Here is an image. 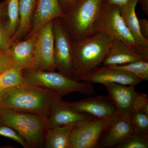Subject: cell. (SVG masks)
I'll return each instance as SVG.
<instances>
[{
	"label": "cell",
	"instance_id": "cell-1",
	"mask_svg": "<svg viewBox=\"0 0 148 148\" xmlns=\"http://www.w3.org/2000/svg\"><path fill=\"white\" fill-rule=\"evenodd\" d=\"M63 96L53 90L24 83L0 92V108L47 117Z\"/></svg>",
	"mask_w": 148,
	"mask_h": 148
},
{
	"label": "cell",
	"instance_id": "cell-2",
	"mask_svg": "<svg viewBox=\"0 0 148 148\" xmlns=\"http://www.w3.org/2000/svg\"><path fill=\"white\" fill-rule=\"evenodd\" d=\"M113 38L95 32L77 42H73V67L71 77L80 79L101 66L108 52Z\"/></svg>",
	"mask_w": 148,
	"mask_h": 148
},
{
	"label": "cell",
	"instance_id": "cell-3",
	"mask_svg": "<svg viewBox=\"0 0 148 148\" xmlns=\"http://www.w3.org/2000/svg\"><path fill=\"white\" fill-rule=\"evenodd\" d=\"M0 125L12 128L18 132L29 148H41L48 128L46 117L0 108Z\"/></svg>",
	"mask_w": 148,
	"mask_h": 148
},
{
	"label": "cell",
	"instance_id": "cell-4",
	"mask_svg": "<svg viewBox=\"0 0 148 148\" xmlns=\"http://www.w3.org/2000/svg\"><path fill=\"white\" fill-rule=\"evenodd\" d=\"M23 74L24 83L53 90L63 96L74 92L90 95L95 91L91 83L78 81L58 71L32 69L23 70Z\"/></svg>",
	"mask_w": 148,
	"mask_h": 148
},
{
	"label": "cell",
	"instance_id": "cell-5",
	"mask_svg": "<svg viewBox=\"0 0 148 148\" xmlns=\"http://www.w3.org/2000/svg\"><path fill=\"white\" fill-rule=\"evenodd\" d=\"M101 2L102 0H79L69 13L58 18L72 41L77 42L93 34Z\"/></svg>",
	"mask_w": 148,
	"mask_h": 148
},
{
	"label": "cell",
	"instance_id": "cell-6",
	"mask_svg": "<svg viewBox=\"0 0 148 148\" xmlns=\"http://www.w3.org/2000/svg\"><path fill=\"white\" fill-rule=\"evenodd\" d=\"M101 32L122 41L133 50L144 54L125 24L120 7L102 1L99 13L93 26V33Z\"/></svg>",
	"mask_w": 148,
	"mask_h": 148
},
{
	"label": "cell",
	"instance_id": "cell-7",
	"mask_svg": "<svg viewBox=\"0 0 148 148\" xmlns=\"http://www.w3.org/2000/svg\"><path fill=\"white\" fill-rule=\"evenodd\" d=\"M110 119L94 118L74 125L70 137V147L98 148L99 139Z\"/></svg>",
	"mask_w": 148,
	"mask_h": 148
},
{
	"label": "cell",
	"instance_id": "cell-8",
	"mask_svg": "<svg viewBox=\"0 0 148 148\" xmlns=\"http://www.w3.org/2000/svg\"><path fill=\"white\" fill-rule=\"evenodd\" d=\"M54 61L56 69L71 77L73 67V45L58 18L53 20Z\"/></svg>",
	"mask_w": 148,
	"mask_h": 148
},
{
	"label": "cell",
	"instance_id": "cell-9",
	"mask_svg": "<svg viewBox=\"0 0 148 148\" xmlns=\"http://www.w3.org/2000/svg\"><path fill=\"white\" fill-rule=\"evenodd\" d=\"M133 135L130 113L117 111L102 132L98 148H114Z\"/></svg>",
	"mask_w": 148,
	"mask_h": 148
},
{
	"label": "cell",
	"instance_id": "cell-10",
	"mask_svg": "<svg viewBox=\"0 0 148 148\" xmlns=\"http://www.w3.org/2000/svg\"><path fill=\"white\" fill-rule=\"evenodd\" d=\"M53 20L45 25L36 35L34 43L35 60L37 69L55 71Z\"/></svg>",
	"mask_w": 148,
	"mask_h": 148
},
{
	"label": "cell",
	"instance_id": "cell-11",
	"mask_svg": "<svg viewBox=\"0 0 148 148\" xmlns=\"http://www.w3.org/2000/svg\"><path fill=\"white\" fill-rule=\"evenodd\" d=\"M63 102L65 106L73 110L100 119L110 118L117 111L108 96L98 95L75 102Z\"/></svg>",
	"mask_w": 148,
	"mask_h": 148
},
{
	"label": "cell",
	"instance_id": "cell-12",
	"mask_svg": "<svg viewBox=\"0 0 148 148\" xmlns=\"http://www.w3.org/2000/svg\"><path fill=\"white\" fill-rule=\"evenodd\" d=\"M80 81L103 85L108 83H114L135 86L142 82L132 74L103 65L93 69L82 77Z\"/></svg>",
	"mask_w": 148,
	"mask_h": 148
},
{
	"label": "cell",
	"instance_id": "cell-13",
	"mask_svg": "<svg viewBox=\"0 0 148 148\" xmlns=\"http://www.w3.org/2000/svg\"><path fill=\"white\" fill-rule=\"evenodd\" d=\"M64 15L58 0H37L32 29L25 38L36 36L48 22Z\"/></svg>",
	"mask_w": 148,
	"mask_h": 148
},
{
	"label": "cell",
	"instance_id": "cell-14",
	"mask_svg": "<svg viewBox=\"0 0 148 148\" xmlns=\"http://www.w3.org/2000/svg\"><path fill=\"white\" fill-rule=\"evenodd\" d=\"M142 60L148 61V56L140 54L122 41L113 38L102 64L106 66H119Z\"/></svg>",
	"mask_w": 148,
	"mask_h": 148
},
{
	"label": "cell",
	"instance_id": "cell-15",
	"mask_svg": "<svg viewBox=\"0 0 148 148\" xmlns=\"http://www.w3.org/2000/svg\"><path fill=\"white\" fill-rule=\"evenodd\" d=\"M63 99L56 103L46 117L48 129L75 124L94 118L87 114L82 113L65 106Z\"/></svg>",
	"mask_w": 148,
	"mask_h": 148
},
{
	"label": "cell",
	"instance_id": "cell-16",
	"mask_svg": "<svg viewBox=\"0 0 148 148\" xmlns=\"http://www.w3.org/2000/svg\"><path fill=\"white\" fill-rule=\"evenodd\" d=\"M108 92V96L117 111L131 113L138 92L135 86L125 85L114 83L103 84Z\"/></svg>",
	"mask_w": 148,
	"mask_h": 148
},
{
	"label": "cell",
	"instance_id": "cell-17",
	"mask_svg": "<svg viewBox=\"0 0 148 148\" xmlns=\"http://www.w3.org/2000/svg\"><path fill=\"white\" fill-rule=\"evenodd\" d=\"M35 38L36 36L29 37L12 45L10 50L15 66L23 70L37 69L34 53Z\"/></svg>",
	"mask_w": 148,
	"mask_h": 148
},
{
	"label": "cell",
	"instance_id": "cell-18",
	"mask_svg": "<svg viewBox=\"0 0 148 148\" xmlns=\"http://www.w3.org/2000/svg\"><path fill=\"white\" fill-rule=\"evenodd\" d=\"M139 0H129L124 5L120 7V11L125 24L144 54L148 56V40L140 34L138 18L135 8Z\"/></svg>",
	"mask_w": 148,
	"mask_h": 148
},
{
	"label": "cell",
	"instance_id": "cell-19",
	"mask_svg": "<svg viewBox=\"0 0 148 148\" xmlns=\"http://www.w3.org/2000/svg\"><path fill=\"white\" fill-rule=\"evenodd\" d=\"M37 0H19V23L12 37L13 43L27 36L32 29Z\"/></svg>",
	"mask_w": 148,
	"mask_h": 148
},
{
	"label": "cell",
	"instance_id": "cell-20",
	"mask_svg": "<svg viewBox=\"0 0 148 148\" xmlns=\"http://www.w3.org/2000/svg\"><path fill=\"white\" fill-rule=\"evenodd\" d=\"M75 124L48 129L45 138L46 148H71L70 137Z\"/></svg>",
	"mask_w": 148,
	"mask_h": 148
},
{
	"label": "cell",
	"instance_id": "cell-21",
	"mask_svg": "<svg viewBox=\"0 0 148 148\" xmlns=\"http://www.w3.org/2000/svg\"><path fill=\"white\" fill-rule=\"evenodd\" d=\"M23 69L12 67L0 75V89L2 90L9 88L15 87L23 84L24 79Z\"/></svg>",
	"mask_w": 148,
	"mask_h": 148
},
{
	"label": "cell",
	"instance_id": "cell-22",
	"mask_svg": "<svg viewBox=\"0 0 148 148\" xmlns=\"http://www.w3.org/2000/svg\"><path fill=\"white\" fill-rule=\"evenodd\" d=\"M132 74L141 81L148 80V61L142 60L119 66H108Z\"/></svg>",
	"mask_w": 148,
	"mask_h": 148
},
{
	"label": "cell",
	"instance_id": "cell-23",
	"mask_svg": "<svg viewBox=\"0 0 148 148\" xmlns=\"http://www.w3.org/2000/svg\"><path fill=\"white\" fill-rule=\"evenodd\" d=\"M7 25L11 36H13L19 26V0H5Z\"/></svg>",
	"mask_w": 148,
	"mask_h": 148
},
{
	"label": "cell",
	"instance_id": "cell-24",
	"mask_svg": "<svg viewBox=\"0 0 148 148\" xmlns=\"http://www.w3.org/2000/svg\"><path fill=\"white\" fill-rule=\"evenodd\" d=\"M133 135L148 137V115L141 112L130 113Z\"/></svg>",
	"mask_w": 148,
	"mask_h": 148
},
{
	"label": "cell",
	"instance_id": "cell-25",
	"mask_svg": "<svg viewBox=\"0 0 148 148\" xmlns=\"http://www.w3.org/2000/svg\"><path fill=\"white\" fill-rule=\"evenodd\" d=\"M12 43V36L8 28L5 16L0 19V51L8 50Z\"/></svg>",
	"mask_w": 148,
	"mask_h": 148
},
{
	"label": "cell",
	"instance_id": "cell-26",
	"mask_svg": "<svg viewBox=\"0 0 148 148\" xmlns=\"http://www.w3.org/2000/svg\"><path fill=\"white\" fill-rule=\"evenodd\" d=\"M115 148H147L148 137L132 135L115 146Z\"/></svg>",
	"mask_w": 148,
	"mask_h": 148
},
{
	"label": "cell",
	"instance_id": "cell-27",
	"mask_svg": "<svg viewBox=\"0 0 148 148\" xmlns=\"http://www.w3.org/2000/svg\"><path fill=\"white\" fill-rule=\"evenodd\" d=\"M0 135L12 139L20 144L24 148H29L27 142L19 134L11 127L5 125L0 126Z\"/></svg>",
	"mask_w": 148,
	"mask_h": 148
},
{
	"label": "cell",
	"instance_id": "cell-28",
	"mask_svg": "<svg viewBox=\"0 0 148 148\" xmlns=\"http://www.w3.org/2000/svg\"><path fill=\"white\" fill-rule=\"evenodd\" d=\"M136 112H141L148 115V98L147 94L138 92L132 111Z\"/></svg>",
	"mask_w": 148,
	"mask_h": 148
},
{
	"label": "cell",
	"instance_id": "cell-29",
	"mask_svg": "<svg viewBox=\"0 0 148 148\" xmlns=\"http://www.w3.org/2000/svg\"><path fill=\"white\" fill-rule=\"evenodd\" d=\"M14 66V61L10 49L0 51V75Z\"/></svg>",
	"mask_w": 148,
	"mask_h": 148
},
{
	"label": "cell",
	"instance_id": "cell-30",
	"mask_svg": "<svg viewBox=\"0 0 148 148\" xmlns=\"http://www.w3.org/2000/svg\"><path fill=\"white\" fill-rule=\"evenodd\" d=\"M79 0H58L64 14L69 13Z\"/></svg>",
	"mask_w": 148,
	"mask_h": 148
},
{
	"label": "cell",
	"instance_id": "cell-31",
	"mask_svg": "<svg viewBox=\"0 0 148 148\" xmlns=\"http://www.w3.org/2000/svg\"><path fill=\"white\" fill-rule=\"evenodd\" d=\"M140 34L143 38L148 40V20L147 18H138Z\"/></svg>",
	"mask_w": 148,
	"mask_h": 148
},
{
	"label": "cell",
	"instance_id": "cell-32",
	"mask_svg": "<svg viewBox=\"0 0 148 148\" xmlns=\"http://www.w3.org/2000/svg\"><path fill=\"white\" fill-rule=\"evenodd\" d=\"M129 0H102V1L104 2L117 6L119 7L124 5Z\"/></svg>",
	"mask_w": 148,
	"mask_h": 148
},
{
	"label": "cell",
	"instance_id": "cell-33",
	"mask_svg": "<svg viewBox=\"0 0 148 148\" xmlns=\"http://www.w3.org/2000/svg\"><path fill=\"white\" fill-rule=\"evenodd\" d=\"M6 1L4 0L0 3V19L6 16Z\"/></svg>",
	"mask_w": 148,
	"mask_h": 148
},
{
	"label": "cell",
	"instance_id": "cell-34",
	"mask_svg": "<svg viewBox=\"0 0 148 148\" xmlns=\"http://www.w3.org/2000/svg\"><path fill=\"white\" fill-rule=\"evenodd\" d=\"M138 3H140L142 9L148 15V0H139Z\"/></svg>",
	"mask_w": 148,
	"mask_h": 148
},
{
	"label": "cell",
	"instance_id": "cell-35",
	"mask_svg": "<svg viewBox=\"0 0 148 148\" xmlns=\"http://www.w3.org/2000/svg\"><path fill=\"white\" fill-rule=\"evenodd\" d=\"M1 89H0V92H1Z\"/></svg>",
	"mask_w": 148,
	"mask_h": 148
}]
</instances>
